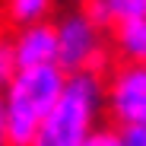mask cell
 Listing matches in <instances>:
<instances>
[{
  "instance_id": "obj_1",
  "label": "cell",
  "mask_w": 146,
  "mask_h": 146,
  "mask_svg": "<svg viewBox=\"0 0 146 146\" xmlns=\"http://www.w3.org/2000/svg\"><path fill=\"white\" fill-rule=\"evenodd\" d=\"M105 111V73H73L67 76L64 95L48 111L32 146H83L86 137L99 127Z\"/></svg>"
},
{
  "instance_id": "obj_2",
  "label": "cell",
  "mask_w": 146,
  "mask_h": 146,
  "mask_svg": "<svg viewBox=\"0 0 146 146\" xmlns=\"http://www.w3.org/2000/svg\"><path fill=\"white\" fill-rule=\"evenodd\" d=\"M64 86H67V73L60 67H38L16 73V80L3 92L13 146H32L41 121L64 95Z\"/></svg>"
},
{
  "instance_id": "obj_3",
  "label": "cell",
  "mask_w": 146,
  "mask_h": 146,
  "mask_svg": "<svg viewBox=\"0 0 146 146\" xmlns=\"http://www.w3.org/2000/svg\"><path fill=\"white\" fill-rule=\"evenodd\" d=\"M57 29V67L73 76V73H105L108 60V44H105V29L99 22H92L83 10L67 13L60 22H54Z\"/></svg>"
},
{
  "instance_id": "obj_4",
  "label": "cell",
  "mask_w": 146,
  "mask_h": 146,
  "mask_svg": "<svg viewBox=\"0 0 146 146\" xmlns=\"http://www.w3.org/2000/svg\"><path fill=\"white\" fill-rule=\"evenodd\" d=\"M105 111L114 127L146 124V67L114 64L105 73Z\"/></svg>"
},
{
  "instance_id": "obj_5",
  "label": "cell",
  "mask_w": 146,
  "mask_h": 146,
  "mask_svg": "<svg viewBox=\"0 0 146 146\" xmlns=\"http://www.w3.org/2000/svg\"><path fill=\"white\" fill-rule=\"evenodd\" d=\"M13 48L19 70H38V67H57V29L54 22H38L13 32Z\"/></svg>"
},
{
  "instance_id": "obj_6",
  "label": "cell",
  "mask_w": 146,
  "mask_h": 146,
  "mask_svg": "<svg viewBox=\"0 0 146 146\" xmlns=\"http://www.w3.org/2000/svg\"><path fill=\"white\" fill-rule=\"evenodd\" d=\"M83 13L102 29H117L124 22H137L146 16V0H86Z\"/></svg>"
},
{
  "instance_id": "obj_7",
  "label": "cell",
  "mask_w": 146,
  "mask_h": 146,
  "mask_svg": "<svg viewBox=\"0 0 146 146\" xmlns=\"http://www.w3.org/2000/svg\"><path fill=\"white\" fill-rule=\"evenodd\" d=\"M111 48L117 54V64L146 67V16L111 29Z\"/></svg>"
},
{
  "instance_id": "obj_8",
  "label": "cell",
  "mask_w": 146,
  "mask_h": 146,
  "mask_svg": "<svg viewBox=\"0 0 146 146\" xmlns=\"http://www.w3.org/2000/svg\"><path fill=\"white\" fill-rule=\"evenodd\" d=\"M54 0H3V26L10 32L26 29V26H38L48 22Z\"/></svg>"
},
{
  "instance_id": "obj_9",
  "label": "cell",
  "mask_w": 146,
  "mask_h": 146,
  "mask_svg": "<svg viewBox=\"0 0 146 146\" xmlns=\"http://www.w3.org/2000/svg\"><path fill=\"white\" fill-rule=\"evenodd\" d=\"M19 60H16V48H13V32L0 29V92H7V86L16 80Z\"/></svg>"
},
{
  "instance_id": "obj_10",
  "label": "cell",
  "mask_w": 146,
  "mask_h": 146,
  "mask_svg": "<svg viewBox=\"0 0 146 146\" xmlns=\"http://www.w3.org/2000/svg\"><path fill=\"white\" fill-rule=\"evenodd\" d=\"M83 146H124V140H121V130H117L114 124H99V127L86 137Z\"/></svg>"
},
{
  "instance_id": "obj_11",
  "label": "cell",
  "mask_w": 146,
  "mask_h": 146,
  "mask_svg": "<svg viewBox=\"0 0 146 146\" xmlns=\"http://www.w3.org/2000/svg\"><path fill=\"white\" fill-rule=\"evenodd\" d=\"M117 130H121L124 146H146V124H137V127H117Z\"/></svg>"
},
{
  "instance_id": "obj_12",
  "label": "cell",
  "mask_w": 146,
  "mask_h": 146,
  "mask_svg": "<svg viewBox=\"0 0 146 146\" xmlns=\"http://www.w3.org/2000/svg\"><path fill=\"white\" fill-rule=\"evenodd\" d=\"M0 146H13L10 140V117H7V99L0 92Z\"/></svg>"
}]
</instances>
